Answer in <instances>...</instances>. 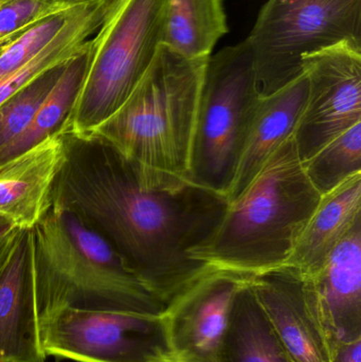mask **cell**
<instances>
[{
    "label": "cell",
    "mask_w": 361,
    "mask_h": 362,
    "mask_svg": "<svg viewBox=\"0 0 361 362\" xmlns=\"http://www.w3.org/2000/svg\"><path fill=\"white\" fill-rule=\"evenodd\" d=\"M97 160L69 156L52 206L101 232L165 306L210 266L195 257L224 216L225 196L184 176L127 163L105 146Z\"/></svg>",
    "instance_id": "obj_1"
},
{
    "label": "cell",
    "mask_w": 361,
    "mask_h": 362,
    "mask_svg": "<svg viewBox=\"0 0 361 362\" xmlns=\"http://www.w3.org/2000/svg\"><path fill=\"white\" fill-rule=\"evenodd\" d=\"M38 322L64 308L163 314L114 245L74 213L51 206L28 231Z\"/></svg>",
    "instance_id": "obj_2"
},
{
    "label": "cell",
    "mask_w": 361,
    "mask_h": 362,
    "mask_svg": "<svg viewBox=\"0 0 361 362\" xmlns=\"http://www.w3.org/2000/svg\"><path fill=\"white\" fill-rule=\"evenodd\" d=\"M321 197L305 175L292 136L228 202L195 257L214 269L247 278L284 267Z\"/></svg>",
    "instance_id": "obj_3"
},
{
    "label": "cell",
    "mask_w": 361,
    "mask_h": 362,
    "mask_svg": "<svg viewBox=\"0 0 361 362\" xmlns=\"http://www.w3.org/2000/svg\"><path fill=\"white\" fill-rule=\"evenodd\" d=\"M207 63L161 45L126 101L83 142L105 146L127 163L188 178Z\"/></svg>",
    "instance_id": "obj_4"
},
{
    "label": "cell",
    "mask_w": 361,
    "mask_h": 362,
    "mask_svg": "<svg viewBox=\"0 0 361 362\" xmlns=\"http://www.w3.org/2000/svg\"><path fill=\"white\" fill-rule=\"evenodd\" d=\"M167 0H112L89 40L84 71L57 131L84 141L129 97L162 45Z\"/></svg>",
    "instance_id": "obj_5"
},
{
    "label": "cell",
    "mask_w": 361,
    "mask_h": 362,
    "mask_svg": "<svg viewBox=\"0 0 361 362\" xmlns=\"http://www.w3.org/2000/svg\"><path fill=\"white\" fill-rule=\"evenodd\" d=\"M262 99L247 40L210 55L188 180L226 197Z\"/></svg>",
    "instance_id": "obj_6"
},
{
    "label": "cell",
    "mask_w": 361,
    "mask_h": 362,
    "mask_svg": "<svg viewBox=\"0 0 361 362\" xmlns=\"http://www.w3.org/2000/svg\"><path fill=\"white\" fill-rule=\"evenodd\" d=\"M263 97L303 76V59L343 42L361 46V0H268L247 38Z\"/></svg>",
    "instance_id": "obj_7"
},
{
    "label": "cell",
    "mask_w": 361,
    "mask_h": 362,
    "mask_svg": "<svg viewBox=\"0 0 361 362\" xmlns=\"http://www.w3.org/2000/svg\"><path fill=\"white\" fill-rule=\"evenodd\" d=\"M46 356L78 362H176L165 315L64 308L40 321Z\"/></svg>",
    "instance_id": "obj_8"
},
{
    "label": "cell",
    "mask_w": 361,
    "mask_h": 362,
    "mask_svg": "<svg viewBox=\"0 0 361 362\" xmlns=\"http://www.w3.org/2000/svg\"><path fill=\"white\" fill-rule=\"evenodd\" d=\"M307 97L294 131L301 161L361 123V46L339 42L303 59Z\"/></svg>",
    "instance_id": "obj_9"
},
{
    "label": "cell",
    "mask_w": 361,
    "mask_h": 362,
    "mask_svg": "<svg viewBox=\"0 0 361 362\" xmlns=\"http://www.w3.org/2000/svg\"><path fill=\"white\" fill-rule=\"evenodd\" d=\"M247 276L208 270L172 300L163 315L176 362H218L235 293Z\"/></svg>",
    "instance_id": "obj_10"
},
{
    "label": "cell",
    "mask_w": 361,
    "mask_h": 362,
    "mask_svg": "<svg viewBox=\"0 0 361 362\" xmlns=\"http://www.w3.org/2000/svg\"><path fill=\"white\" fill-rule=\"evenodd\" d=\"M59 131L0 163V218L19 231L33 229L52 206L55 181L69 156Z\"/></svg>",
    "instance_id": "obj_11"
},
{
    "label": "cell",
    "mask_w": 361,
    "mask_h": 362,
    "mask_svg": "<svg viewBox=\"0 0 361 362\" xmlns=\"http://www.w3.org/2000/svg\"><path fill=\"white\" fill-rule=\"evenodd\" d=\"M250 283L295 362H332L326 327L298 272L282 267Z\"/></svg>",
    "instance_id": "obj_12"
},
{
    "label": "cell",
    "mask_w": 361,
    "mask_h": 362,
    "mask_svg": "<svg viewBox=\"0 0 361 362\" xmlns=\"http://www.w3.org/2000/svg\"><path fill=\"white\" fill-rule=\"evenodd\" d=\"M301 278L315 301L333 352L341 342L361 338V221L317 272Z\"/></svg>",
    "instance_id": "obj_13"
},
{
    "label": "cell",
    "mask_w": 361,
    "mask_h": 362,
    "mask_svg": "<svg viewBox=\"0 0 361 362\" xmlns=\"http://www.w3.org/2000/svg\"><path fill=\"white\" fill-rule=\"evenodd\" d=\"M28 231L0 266V362H45Z\"/></svg>",
    "instance_id": "obj_14"
},
{
    "label": "cell",
    "mask_w": 361,
    "mask_h": 362,
    "mask_svg": "<svg viewBox=\"0 0 361 362\" xmlns=\"http://www.w3.org/2000/svg\"><path fill=\"white\" fill-rule=\"evenodd\" d=\"M307 97V78L304 74L280 90L263 97L227 193V202L237 198L276 151L294 135Z\"/></svg>",
    "instance_id": "obj_15"
},
{
    "label": "cell",
    "mask_w": 361,
    "mask_h": 362,
    "mask_svg": "<svg viewBox=\"0 0 361 362\" xmlns=\"http://www.w3.org/2000/svg\"><path fill=\"white\" fill-rule=\"evenodd\" d=\"M360 221L361 174H357L322 196L284 267L301 276H312Z\"/></svg>",
    "instance_id": "obj_16"
},
{
    "label": "cell",
    "mask_w": 361,
    "mask_h": 362,
    "mask_svg": "<svg viewBox=\"0 0 361 362\" xmlns=\"http://www.w3.org/2000/svg\"><path fill=\"white\" fill-rule=\"evenodd\" d=\"M250 279L235 293L218 362H295Z\"/></svg>",
    "instance_id": "obj_17"
},
{
    "label": "cell",
    "mask_w": 361,
    "mask_h": 362,
    "mask_svg": "<svg viewBox=\"0 0 361 362\" xmlns=\"http://www.w3.org/2000/svg\"><path fill=\"white\" fill-rule=\"evenodd\" d=\"M107 4L106 0H88L65 31L25 65L2 78L0 81V105L40 76L86 54L89 40L99 28Z\"/></svg>",
    "instance_id": "obj_18"
},
{
    "label": "cell",
    "mask_w": 361,
    "mask_h": 362,
    "mask_svg": "<svg viewBox=\"0 0 361 362\" xmlns=\"http://www.w3.org/2000/svg\"><path fill=\"white\" fill-rule=\"evenodd\" d=\"M222 0H167L162 45L186 59H209L228 33Z\"/></svg>",
    "instance_id": "obj_19"
},
{
    "label": "cell",
    "mask_w": 361,
    "mask_h": 362,
    "mask_svg": "<svg viewBox=\"0 0 361 362\" xmlns=\"http://www.w3.org/2000/svg\"><path fill=\"white\" fill-rule=\"evenodd\" d=\"M85 55L61 68L57 82L25 131L0 150V163L40 144L59 129L71 107L80 85L84 71Z\"/></svg>",
    "instance_id": "obj_20"
},
{
    "label": "cell",
    "mask_w": 361,
    "mask_h": 362,
    "mask_svg": "<svg viewBox=\"0 0 361 362\" xmlns=\"http://www.w3.org/2000/svg\"><path fill=\"white\" fill-rule=\"evenodd\" d=\"M302 163L305 175L321 196L361 174V123L329 142Z\"/></svg>",
    "instance_id": "obj_21"
},
{
    "label": "cell",
    "mask_w": 361,
    "mask_h": 362,
    "mask_svg": "<svg viewBox=\"0 0 361 362\" xmlns=\"http://www.w3.org/2000/svg\"><path fill=\"white\" fill-rule=\"evenodd\" d=\"M88 0L42 19L18 35L0 45V81L11 76L33 59L78 16Z\"/></svg>",
    "instance_id": "obj_22"
},
{
    "label": "cell",
    "mask_w": 361,
    "mask_h": 362,
    "mask_svg": "<svg viewBox=\"0 0 361 362\" xmlns=\"http://www.w3.org/2000/svg\"><path fill=\"white\" fill-rule=\"evenodd\" d=\"M61 68L40 76L0 105V150L20 135L29 125L57 82Z\"/></svg>",
    "instance_id": "obj_23"
},
{
    "label": "cell",
    "mask_w": 361,
    "mask_h": 362,
    "mask_svg": "<svg viewBox=\"0 0 361 362\" xmlns=\"http://www.w3.org/2000/svg\"><path fill=\"white\" fill-rule=\"evenodd\" d=\"M84 0H8L0 4V45Z\"/></svg>",
    "instance_id": "obj_24"
},
{
    "label": "cell",
    "mask_w": 361,
    "mask_h": 362,
    "mask_svg": "<svg viewBox=\"0 0 361 362\" xmlns=\"http://www.w3.org/2000/svg\"><path fill=\"white\" fill-rule=\"evenodd\" d=\"M332 362H361V338L337 344Z\"/></svg>",
    "instance_id": "obj_25"
},
{
    "label": "cell",
    "mask_w": 361,
    "mask_h": 362,
    "mask_svg": "<svg viewBox=\"0 0 361 362\" xmlns=\"http://www.w3.org/2000/svg\"><path fill=\"white\" fill-rule=\"evenodd\" d=\"M18 232L19 230H14V231L8 233V235L0 238V266L4 264V262L6 261V257H8L11 249H12L13 245H14L15 240H16Z\"/></svg>",
    "instance_id": "obj_26"
},
{
    "label": "cell",
    "mask_w": 361,
    "mask_h": 362,
    "mask_svg": "<svg viewBox=\"0 0 361 362\" xmlns=\"http://www.w3.org/2000/svg\"><path fill=\"white\" fill-rule=\"evenodd\" d=\"M14 228L11 227L10 225L6 223V221H2L0 218V238H4V236L8 235L11 232L14 231Z\"/></svg>",
    "instance_id": "obj_27"
},
{
    "label": "cell",
    "mask_w": 361,
    "mask_h": 362,
    "mask_svg": "<svg viewBox=\"0 0 361 362\" xmlns=\"http://www.w3.org/2000/svg\"><path fill=\"white\" fill-rule=\"evenodd\" d=\"M6 1H8V0H0V4H4Z\"/></svg>",
    "instance_id": "obj_28"
},
{
    "label": "cell",
    "mask_w": 361,
    "mask_h": 362,
    "mask_svg": "<svg viewBox=\"0 0 361 362\" xmlns=\"http://www.w3.org/2000/svg\"><path fill=\"white\" fill-rule=\"evenodd\" d=\"M108 2L112 1V0H107Z\"/></svg>",
    "instance_id": "obj_29"
}]
</instances>
